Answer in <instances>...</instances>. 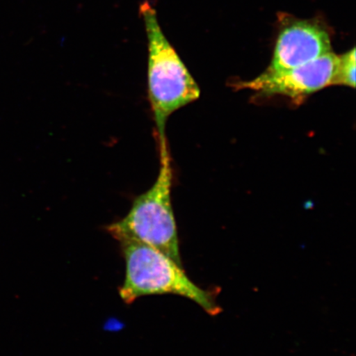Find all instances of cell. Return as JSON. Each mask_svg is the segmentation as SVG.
I'll use <instances>...</instances> for the list:
<instances>
[{"label": "cell", "instance_id": "obj_3", "mask_svg": "<svg viewBox=\"0 0 356 356\" xmlns=\"http://www.w3.org/2000/svg\"><path fill=\"white\" fill-rule=\"evenodd\" d=\"M119 243L126 264V275L119 288L124 304L131 305L143 296L172 293L193 300L211 316L220 313L212 292L195 286L182 266L170 257L146 244Z\"/></svg>", "mask_w": 356, "mask_h": 356}, {"label": "cell", "instance_id": "obj_5", "mask_svg": "<svg viewBox=\"0 0 356 356\" xmlns=\"http://www.w3.org/2000/svg\"><path fill=\"white\" fill-rule=\"evenodd\" d=\"M330 52L331 41L326 31L308 22H297L280 34L268 70L291 69Z\"/></svg>", "mask_w": 356, "mask_h": 356}, {"label": "cell", "instance_id": "obj_4", "mask_svg": "<svg viewBox=\"0 0 356 356\" xmlns=\"http://www.w3.org/2000/svg\"><path fill=\"white\" fill-rule=\"evenodd\" d=\"M338 56L328 53L318 59L293 68L273 71L267 70L251 81L237 88L264 95H282L299 100L328 86H333Z\"/></svg>", "mask_w": 356, "mask_h": 356}, {"label": "cell", "instance_id": "obj_6", "mask_svg": "<svg viewBox=\"0 0 356 356\" xmlns=\"http://www.w3.org/2000/svg\"><path fill=\"white\" fill-rule=\"evenodd\" d=\"M355 48L338 56L337 68L333 86L355 87Z\"/></svg>", "mask_w": 356, "mask_h": 356}, {"label": "cell", "instance_id": "obj_1", "mask_svg": "<svg viewBox=\"0 0 356 356\" xmlns=\"http://www.w3.org/2000/svg\"><path fill=\"white\" fill-rule=\"evenodd\" d=\"M168 145V140L159 144L160 168L154 185L134 200L126 216L106 226V229L118 243L148 245L181 266L172 204L173 171Z\"/></svg>", "mask_w": 356, "mask_h": 356}, {"label": "cell", "instance_id": "obj_2", "mask_svg": "<svg viewBox=\"0 0 356 356\" xmlns=\"http://www.w3.org/2000/svg\"><path fill=\"white\" fill-rule=\"evenodd\" d=\"M148 38V95L159 144L167 140L166 124L176 111L197 101V83L168 42L149 2L140 8Z\"/></svg>", "mask_w": 356, "mask_h": 356}]
</instances>
